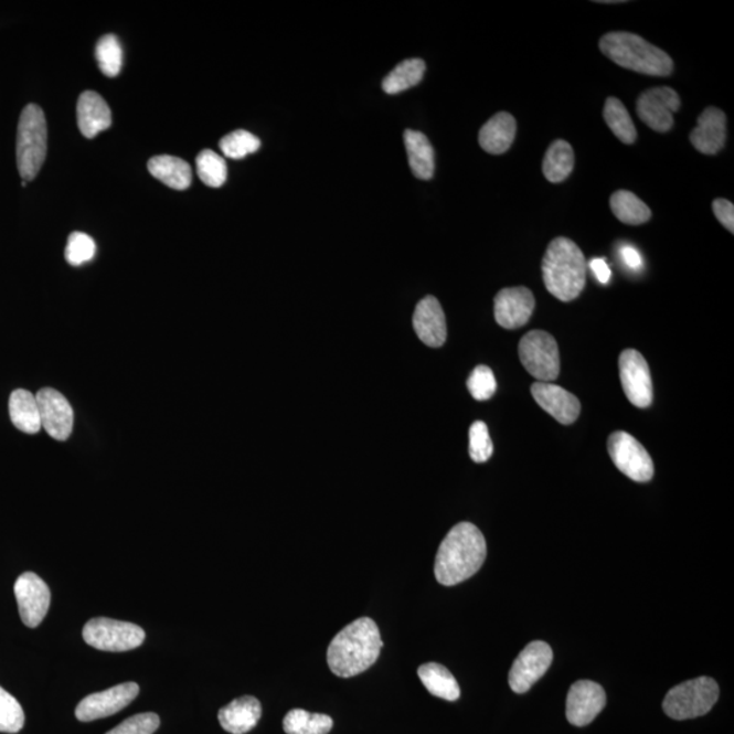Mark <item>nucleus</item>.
<instances>
[{
	"label": "nucleus",
	"mask_w": 734,
	"mask_h": 734,
	"mask_svg": "<svg viewBox=\"0 0 734 734\" xmlns=\"http://www.w3.org/2000/svg\"><path fill=\"white\" fill-rule=\"evenodd\" d=\"M719 696L720 689L715 680L698 678L673 687L663 699L662 708L672 720H692L708 714Z\"/></svg>",
	"instance_id": "obj_6"
},
{
	"label": "nucleus",
	"mask_w": 734,
	"mask_h": 734,
	"mask_svg": "<svg viewBox=\"0 0 734 734\" xmlns=\"http://www.w3.org/2000/svg\"><path fill=\"white\" fill-rule=\"evenodd\" d=\"M96 58L104 75H119L123 66V50L119 39L115 34H107L98 40L96 45Z\"/></svg>",
	"instance_id": "obj_34"
},
{
	"label": "nucleus",
	"mask_w": 734,
	"mask_h": 734,
	"mask_svg": "<svg viewBox=\"0 0 734 734\" xmlns=\"http://www.w3.org/2000/svg\"><path fill=\"white\" fill-rule=\"evenodd\" d=\"M260 139L255 137L254 134L245 131V129H238V131L226 135L220 142L223 156L233 158V160H241V158L254 155L260 149Z\"/></svg>",
	"instance_id": "obj_35"
},
{
	"label": "nucleus",
	"mask_w": 734,
	"mask_h": 734,
	"mask_svg": "<svg viewBox=\"0 0 734 734\" xmlns=\"http://www.w3.org/2000/svg\"><path fill=\"white\" fill-rule=\"evenodd\" d=\"M139 694L137 683H123L109 690L96 692L82 699L75 709V716L82 722L107 719L109 715L121 712Z\"/></svg>",
	"instance_id": "obj_14"
},
{
	"label": "nucleus",
	"mask_w": 734,
	"mask_h": 734,
	"mask_svg": "<svg viewBox=\"0 0 734 734\" xmlns=\"http://www.w3.org/2000/svg\"><path fill=\"white\" fill-rule=\"evenodd\" d=\"M149 172L161 183L184 191L192 183V170L188 162L172 156H157L149 161Z\"/></svg>",
	"instance_id": "obj_26"
},
{
	"label": "nucleus",
	"mask_w": 734,
	"mask_h": 734,
	"mask_svg": "<svg viewBox=\"0 0 734 734\" xmlns=\"http://www.w3.org/2000/svg\"><path fill=\"white\" fill-rule=\"evenodd\" d=\"M680 104L679 94L671 87H653L639 96L637 114L649 128L657 132H668L673 127V114H677Z\"/></svg>",
	"instance_id": "obj_12"
},
{
	"label": "nucleus",
	"mask_w": 734,
	"mask_h": 734,
	"mask_svg": "<svg viewBox=\"0 0 734 734\" xmlns=\"http://www.w3.org/2000/svg\"><path fill=\"white\" fill-rule=\"evenodd\" d=\"M426 64L422 58H407L397 64L383 81V89L387 94H398L419 85L425 76Z\"/></svg>",
	"instance_id": "obj_30"
},
{
	"label": "nucleus",
	"mask_w": 734,
	"mask_h": 734,
	"mask_svg": "<svg viewBox=\"0 0 734 734\" xmlns=\"http://www.w3.org/2000/svg\"><path fill=\"white\" fill-rule=\"evenodd\" d=\"M574 151L566 140L557 139L549 147L543 160V174L550 183H562L574 169Z\"/></svg>",
	"instance_id": "obj_28"
},
{
	"label": "nucleus",
	"mask_w": 734,
	"mask_h": 734,
	"mask_svg": "<svg viewBox=\"0 0 734 734\" xmlns=\"http://www.w3.org/2000/svg\"><path fill=\"white\" fill-rule=\"evenodd\" d=\"M487 556L483 533L471 522L451 528L440 543L434 574L440 585L454 586L477 574Z\"/></svg>",
	"instance_id": "obj_1"
},
{
	"label": "nucleus",
	"mask_w": 734,
	"mask_h": 734,
	"mask_svg": "<svg viewBox=\"0 0 734 734\" xmlns=\"http://www.w3.org/2000/svg\"><path fill=\"white\" fill-rule=\"evenodd\" d=\"M620 255L628 267L632 269L642 267V257L639 255V252L636 248H632V246H624V248L620 249Z\"/></svg>",
	"instance_id": "obj_43"
},
{
	"label": "nucleus",
	"mask_w": 734,
	"mask_h": 734,
	"mask_svg": "<svg viewBox=\"0 0 734 734\" xmlns=\"http://www.w3.org/2000/svg\"><path fill=\"white\" fill-rule=\"evenodd\" d=\"M607 696L603 687L589 680H579L568 691L566 716L575 726L589 725L606 708Z\"/></svg>",
	"instance_id": "obj_16"
},
{
	"label": "nucleus",
	"mask_w": 734,
	"mask_h": 734,
	"mask_svg": "<svg viewBox=\"0 0 734 734\" xmlns=\"http://www.w3.org/2000/svg\"><path fill=\"white\" fill-rule=\"evenodd\" d=\"M9 413L13 425L22 433L38 434L43 428L38 398L32 392L17 390L11 393Z\"/></svg>",
	"instance_id": "obj_25"
},
{
	"label": "nucleus",
	"mask_w": 734,
	"mask_h": 734,
	"mask_svg": "<svg viewBox=\"0 0 734 734\" xmlns=\"http://www.w3.org/2000/svg\"><path fill=\"white\" fill-rule=\"evenodd\" d=\"M604 119L610 131L615 137L625 145H632L636 142L638 134L637 128L634 126L630 114H628L625 104L615 97L607 98L606 107H604Z\"/></svg>",
	"instance_id": "obj_32"
},
{
	"label": "nucleus",
	"mask_w": 734,
	"mask_h": 734,
	"mask_svg": "<svg viewBox=\"0 0 734 734\" xmlns=\"http://www.w3.org/2000/svg\"><path fill=\"white\" fill-rule=\"evenodd\" d=\"M145 638L143 628L128 621L96 618L87 621L84 627L85 642L103 651L119 653L137 649L145 642Z\"/></svg>",
	"instance_id": "obj_8"
},
{
	"label": "nucleus",
	"mask_w": 734,
	"mask_h": 734,
	"mask_svg": "<svg viewBox=\"0 0 734 734\" xmlns=\"http://www.w3.org/2000/svg\"><path fill=\"white\" fill-rule=\"evenodd\" d=\"M713 211L715 219L719 220L724 227L731 233H734V205L726 199H715L713 202Z\"/></svg>",
	"instance_id": "obj_41"
},
{
	"label": "nucleus",
	"mask_w": 734,
	"mask_h": 734,
	"mask_svg": "<svg viewBox=\"0 0 734 734\" xmlns=\"http://www.w3.org/2000/svg\"><path fill=\"white\" fill-rule=\"evenodd\" d=\"M262 716V704L255 696L234 699L219 713L220 724L228 733L245 734L254 730Z\"/></svg>",
	"instance_id": "obj_22"
},
{
	"label": "nucleus",
	"mask_w": 734,
	"mask_h": 734,
	"mask_svg": "<svg viewBox=\"0 0 734 734\" xmlns=\"http://www.w3.org/2000/svg\"><path fill=\"white\" fill-rule=\"evenodd\" d=\"M589 267L592 272L595 273L596 278L598 281H600V284L603 285L608 284L610 275H613V273H610V268L607 262L604 260V258L600 257L593 258V260L589 263Z\"/></svg>",
	"instance_id": "obj_42"
},
{
	"label": "nucleus",
	"mask_w": 734,
	"mask_h": 734,
	"mask_svg": "<svg viewBox=\"0 0 734 734\" xmlns=\"http://www.w3.org/2000/svg\"><path fill=\"white\" fill-rule=\"evenodd\" d=\"M531 393L540 407L562 425H573L578 419L581 403L577 396L565 387L551 383H534Z\"/></svg>",
	"instance_id": "obj_18"
},
{
	"label": "nucleus",
	"mask_w": 734,
	"mask_h": 734,
	"mask_svg": "<svg viewBox=\"0 0 734 734\" xmlns=\"http://www.w3.org/2000/svg\"><path fill=\"white\" fill-rule=\"evenodd\" d=\"M608 454L616 468L639 483L651 480L655 464L641 443L626 432H615L608 438Z\"/></svg>",
	"instance_id": "obj_9"
},
{
	"label": "nucleus",
	"mask_w": 734,
	"mask_h": 734,
	"mask_svg": "<svg viewBox=\"0 0 734 734\" xmlns=\"http://www.w3.org/2000/svg\"><path fill=\"white\" fill-rule=\"evenodd\" d=\"M25 724V713L13 695L0 687V732L19 733Z\"/></svg>",
	"instance_id": "obj_36"
},
{
	"label": "nucleus",
	"mask_w": 734,
	"mask_h": 734,
	"mask_svg": "<svg viewBox=\"0 0 734 734\" xmlns=\"http://www.w3.org/2000/svg\"><path fill=\"white\" fill-rule=\"evenodd\" d=\"M534 297L528 287H508L497 294L494 315L504 330H517L531 320L534 310Z\"/></svg>",
	"instance_id": "obj_17"
},
{
	"label": "nucleus",
	"mask_w": 734,
	"mask_h": 734,
	"mask_svg": "<svg viewBox=\"0 0 734 734\" xmlns=\"http://www.w3.org/2000/svg\"><path fill=\"white\" fill-rule=\"evenodd\" d=\"M552 659H554V655H552L550 645L542 641L528 645L510 669V689L515 694H525L549 671Z\"/></svg>",
	"instance_id": "obj_11"
},
{
	"label": "nucleus",
	"mask_w": 734,
	"mask_h": 734,
	"mask_svg": "<svg viewBox=\"0 0 734 734\" xmlns=\"http://www.w3.org/2000/svg\"><path fill=\"white\" fill-rule=\"evenodd\" d=\"M41 426L56 440H66L74 428V409L61 392L43 387L38 395Z\"/></svg>",
	"instance_id": "obj_15"
},
{
	"label": "nucleus",
	"mask_w": 734,
	"mask_h": 734,
	"mask_svg": "<svg viewBox=\"0 0 734 734\" xmlns=\"http://www.w3.org/2000/svg\"><path fill=\"white\" fill-rule=\"evenodd\" d=\"M49 129L43 109L29 104L22 110L17 132V167L23 181H31L40 172L46 157Z\"/></svg>",
	"instance_id": "obj_5"
},
{
	"label": "nucleus",
	"mask_w": 734,
	"mask_h": 734,
	"mask_svg": "<svg viewBox=\"0 0 734 734\" xmlns=\"http://www.w3.org/2000/svg\"><path fill=\"white\" fill-rule=\"evenodd\" d=\"M517 132V123L508 111H499L481 127L479 145L490 155L499 156L512 147Z\"/></svg>",
	"instance_id": "obj_23"
},
{
	"label": "nucleus",
	"mask_w": 734,
	"mask_h": 734,
	"mask_svg": "<svg viewBox=\"0 0 734 734\" xmlns=\"http://www.w3.org/2000/svg\"><path fill=\"white\" fill-rule=\"evenodd\" d=\"M333 721L330 715L309 713L307 710L294 709L284 720L287 734H328L332 731Z\"/></svg>",
	"instance_id": "obj_31"
},
{
	"label": "nucleus",
	"mask_w": 734,
	"mask_h": 734,
	"mask_svg": "<svg viewBox=\"0 0 734 734\" xmlns=\"http://www.w3.org/2000/svg\"><path fill=\"white\" fill-rule=\"evenodd\" d=\"M66 260L74 267L91 262L96 255V243L85 233L74 232L70 234L66 246Z\"/></svg>",
	"instance_id": "obj_39"
},
{
	"label": "nucleus",
	"mask_w": 734,
	"mask_h": 734,
	"mask_svg": "<svg viewBox=\"0 0 734 734\" xmlns=\"http://www.w3.org/2000/svg\"><path fill=\"white\" fill-rule=\"evenodd\" d=\"M383 646L375 621L370 618L357 619L332 639L327 651L328 666L339 678L357 677L374 666Z\"/></svg>",
	"instance_id": "obj_2"
},
{
	"label": "nucleus",
	"mask_w": 734,
	"mask_h": 734,
	"mask_svg": "<svg viewBox=\"0 0 734 734\" xmlns=\"http://www.w3.org/2000/svg\"><path fill=\"white\" fill-rule=\"evenodd\" d=\"M598 45L609 61L631 72L651 76H668L673 72L672 57L638 34L607 33Z\"/></svg>",
	"instance_id": "obj_4"
},
{
	"label": "nucleus",
	"mask_w": 734,
	"mask_h": 734,
	"mask_svg": "<svg viewBox=\"0 0 734 734\" xmlns=\"http://www.w3.org/2000/svg\"><path fill=\"white\" fill-rule=\"evenodd\" d=\"M609 205L616 219L625 225L639 226L651 219L649 205L630 191H616L609 199Z\"/></svg>",
	"instance_id": "obj_29"
},
{
	"label": "nucleus",
	"mask_w": 734,
	"mask_h": 734,
	"mask_svg": "<svg viewBox=\"0 0 734 734\" xmlns=\"http://www.w3.org/2000/svg\"><path fill=\"white\" fill-rule=\"evenodd\" d=\"M422 684L433 696L455 702L460 698V687L454 674L437 662H428L418 669Z\"/></svg>",
	"instance_id": "obj_27"
},
{
	"label": "nucleus",
	"mask_w": 734,
	"mask_h": 734,
	"mask_svg": "<svg viewBox=\"0 0 734 734\" xmlns=\"http://www.w3.org/2000/svg\"><path fill=\"white\" fill-rule=\"evenodd\" d=\"M160 724V716L155 713H143L129 716L107 734H155Z\"/></svg>",
	"instance_id": "obj_40"
},
{
	"label": "nucleus",
	"mask_w": 734,
	"mask_h": 734,
	"mask_svg": "<svg viewBox=\"0 0 734 734\" xmlns=\"http://www.w3.org/2000/svg\"><path fill=\"white\" fill-rule=\"evenodd\" d=\"M692 146L699 152L714 156L726 142V115L719 108L709 107L698 117V126L690 134Z\"/></svg>",
	"instance_id": "obj_20"
},
{
	"label": "nucleus",
	"mask_w": 734,
	"mask_h": 734,
	"mask_svg": "<svg viewBox=\"0 0 734 734\" xmlns=\"http://www.w3.org/2000/svg\"><path fill=\"white\" fill-rule=\"evenodd\" d=\"M26 184H28V181H23V180H22L21 185H22V187H26Z\"/></svg>",
	"instance_id": "obj_44"
},
{
	"label": "nucleus",
	"mask_w": 734,
	"mask_h": 734,
	"mask_svg": "<svg viewBox=\"0 0 734 734\" xmlns=\"http://www.w3.org/2000/svg\"><path fill=\"white\" fill-rule=\"evenodd\" d=\"M14 593L23 625L36 628L49 614L51 591L34 573H23L15 581Z\"/></svg>",
	"instance_id": "obj_13"
},
{
	"label": "nucleus",
	"mask_w": 734,
	"mask_h": 734,
	"mask_svg": "<svg viewBox=\"0 0 734 734\" xmlns=\"http://www.w3.org/2000/svg\"><path fill=\"white\" fill-rule=\"evenodd\" d=\"M467 386L475 401H489L497 391V380L489 366L479 365L469 374Z\"/></svg>",
	"instance_id": "obj_38"
},
{
	"label": "nucleus",
	"mask_w": 734,
	"mask_h": 734,
	"mask_svg": "<svg viewBox=\"0 0 734 734\" xmlns=\"http://www.w3.org/2000/svg\"><path fill=\"white\" fill-rule=\"evenodd\" d=\"M519 355L522 366L538 380V383H552L560 377V349L549 332H528L520 340Z\"/></svg>",
	"instance_id": "obj_7"
},
{
	"label": "nucleus",
	"mask_w": 734,
	"mask_h": 734,
	"mask_svg": "<svg viewBox=\"0 0 734 734\" xmlns=\"http://www.w3.org/2000/svg\"><path fill=\"white\" fill-rule=\"evenodd\" d=\"M619 374L628 402L638 408H648L653 402V383L648 362L641 352L631 349L621 352Z\"/></svg>",
	"instance_id": "obj_10"
},
{
	"label": "nucleus",
	"mask_w": 734,
	"mask_h": 734,
	"mask_svg": "<svg viewBox=\"0 0 734 734\" xmlns=\"http://www.w3.org/2000/svg\"><path fill=\"white\" fill-rule=\"evenodd\" d=\"M79 131L87 139L97 137L111 125V114L108 104L98 93L87 91L82 93L76 107Z\"/></svg>",
	"instance_id": "obj_21"
},
{
	"label": "nucleus",
	"mask_w": 734,
	"mask_h": 734,
	"mask_svg": "<svg viewBox=\"0 0 734 734\" xmlns=\"http://www.w3.org/2000/svg\"><path fill=\"white\" fill-rule=\"evenodd\" d=\"M413 325L416 334L428 348H443L448 328L444 309L436 297L427 296L416 305Z\"/></svg>",
	"instance_id": "obj_19"
},
{
	"label": "nucleus",
	"mask_w": 734,
	"mask_h": 734,
	"mask_svg": "<svg viewBox=\"0 0 734 734\" xmlns=\"http://www.w3.org/2000/svg\"><path fill=\"white\" fill-rule=\"evenodd\" d=\"M586 258L579 246L566 237L552 240L543 257V280L562 302L578 298L586 284Z\"/></svg>",
	"instance_id": "obj_3"
},
{
	"label": "nucleus",
	"mask_w": 734,
	"mask_h": 734,
	"mask_svg": "<svg viewBox=\"0 0 734 734\" xmlns=\"http://www.w3.org/2000/svg\"><path fill=\"white\" fill-rule=\"evenodd\" d=\"M405 150H407L409 168L415 178L430 180L436 170L434 149L425 134L407 129L404 132Z\"/></svg>",
	"instance_id": "obj_24"
},
{
	"label": "nucleus",
	"mask_w": 734,
	"mask_h": 734,
	"mask_svg": "<svg viewBox=\"0 0 734 734\" xmlns=\"http://www.w3.org/2000/svg\"><path fill=\"white\" fill-rule=\"evenodd\" d=\"M199 178L205 185L220 188L227 179V166L225 158L216 155L213 150H203L196 158Z\"/></svg>",
	"instance_id": "obj_33"
},
{
	"label": "nucleus",
	"mask_w": 734,
	"mask_h": 734,
	"mask_svg": "<svg viewBox=\"0 0 734 734\" xmlns=\"http://www.w3.org/2000/svg\"><path fill=\"white\" fill-rule=\"evenodd\" d=\"M494 446L485 422L477 421L469 428V456L475 462H486L491 459Z\"/></svg>",
	"instance_id": "obj_37"
}]
</instances>
